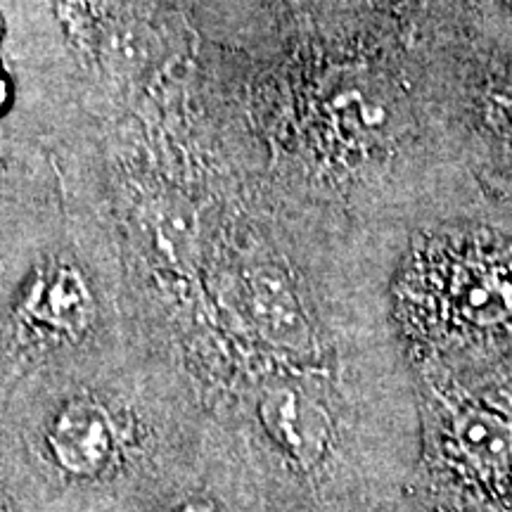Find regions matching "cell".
Listing matches in <instances>:
<instances>
[{
  "instance_id": "1",
  "label": "cell",
  "mask_w": 512,
  "mask_h": 512,
  "mask_svg": "<svg viewBox=\"0 0 512 512\" xmlns=\"http://www.w3.org/2000/svg\"><path fill=\"white\" fill-rule=\"evenodd\" d=\"M93 299L81 273L69 264L38 268L12 313L10 328L19 347L34 358L60 339H76L88 328Z\"/></svg>"
},
{
  "instance_id": "2",
  "label": "cell",
  "mask_w": 512,
  "mask_h": 512,
  "mask_svg": "<svg viewBox=\"0 0 512 512\" xmlns=\"http://www.w3.org/2000/svg\"><path fill=\"white\" fill-rule=\"evenodd\" d=\"M264 422L275 439L292 453L313 458L323 451L328 420L316 403L297 392H275L264 403Z\"/></svg>"
},
{
  "instance_id": "3",
  "label": "cell",
  "mask_w": 512,
  "mask_h": 512,
  "mask_svg": "<svg viewBox=\"0 0 512 512\" xmlns=\"http://www.w3.org/2000/svg\"><path fill=\"white\" fill-rule=\"evenodd\" d=\"M8 102H10V79L8 74H5V69L0 67V112L8 107Z\"/></svg>"
},
{
  "instance_id": "4",
  "label": "cell",
  "mask_w": 512,
  "mask_h": 512,
  "mask_svg": "<svg viewBox=\"0 0 512 512\" xmlns=\"http://www.w3.org/2000/svg\"><path fill=\"white\" fill-rule=\"evenodd\" d=\"M176 512H211V510L204 508V505H183V508H178Z\"/></svg>"
}]
</instances>
